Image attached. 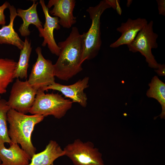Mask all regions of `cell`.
<instances>
[{
  "instance_id": "52a82bcc",
  "label": "cell",
  "mask_w": 165,
  "mask_h": 165,
  "mask_svg": "<svg viewBox=\"0 0 165 165\" xmlns=\"http://www.w3.org/2000/svg\"><path fill=\"white\" fill-rule=\"evenodd\" d=\"M37 92L27 80L24 81L16 79L12 86L7 104L11 108L26 114L33 105Z\"/></svg>"
},
{
  "instance_id": "4fadbf2b",
  "label": "cell",
  "mask_w": 165,
  "mask_h": 165,
  "mask_svg": "<svg viewBox=\"0 0 165 165\" xmlns=\"http://www.w3.org/2000/svg\"><path fill=\"white\" fill-rule=\"evenodd\" d=\"M8 148L0 147L1 165H28L31 157L19 144L11 143Z\"/></svg>"
},
{
  "instance_id": "ba28073f",
  "label": "cell",
  "mask_w": 165,
  "mask_h": 165,
  "mask_svg": "<svg viewBox=\"0 0 165 165\" xmlns=\"http://www.w3.org/2000/svg\"><path fill=\"white\" fill-rule=\"evenodd\" d=\"M37 58L27 80L31 86L37 90L51 85L55 82L54 66L50 60L43 56L39 47L35 49Z\"/></svg>"
},
{
  "instance_id": "9c48e42d",
  "label": "cell",
  "mask_w": 165,
  "mask_h": 165,
  "mask_svg": "<svg viewBox=\"0 0 165 165\" xmlns=\"http://www.w3.org/2000/svg\"><path fill=\"white\" fill-rule=\"evenodd\" d=\"M39 3L41 6L45 18V22L43 27L38 29L39 36L43 37L44 40L42 45L45 46L47 45L51 52L58 56L60 50L55 42L54 37L53 31L54 29H60L59 24V19L57 17H52L49 13V9L46 5L43 0H40Z\"/></svg>"
},
{
  "instance_id": "44dd1931",
  "label": "cell",
  "mask_w": 165,
  "mask_h": 165,
  "mask_svg": "<svg viewBox=\"0 0 165 165\" xmlns=\"http://www.w3.org/2000/svg\"><path fill=\"white\" fill-rule=\"evenodd\" d=\"M9 3L7 1L5 2L2 5L0 6V25H5L6 23L5 16L4 13V10L8 8Z\"/></svg>"
},
{
  "instance_id": "6da1fadb",
  "label": "cell",
  "mask_w": 165,
  "mask_h": 165,
  "mask_svg": "<svg viewBox=\"0 0 165 165\" xmlns=\"http://www.w3.org/2000/svg\"><path fill=\"white\" fill-rule=\"evenodd\" d=\"M58 46L60 52L53 64L54 75L61 80L68 81L82 70V34H80L78 28L73 27L66 40L59 42Z\"/></svg>"
},
{
  "instance_id": "484cf974",
  "label": "cell",
  "mask_w": 165,
  "mask_h": 165,
  "mask_svg": "<svg viewBox=\"0 0 165 165\" xmlns=\"http://www.w3.org/2000/svg\"><path fill=\"white\" fill-rule=\"evenodd\" d=\"M1 96H0V99H1Z\"/></svg>"
},
{
  "instance_id": "8992f818",
  "label": "cell",
  "mask_w": 165,
  "mask_h": 165,
  "mask_svg": "<svg viewBox=\"0 0 165 165\" xmlns=\"http://www.w3.org/2000/svg\"><path fill=\"white\" fill-rule=\"evenodd\" d=\"M153 24L152 20L148 23L138 33L134 40L127 46L130 51L133 53L139 52L145 57L148 66L156 69L159 64L152 53V49L158 47L156 41L158 35L153 31Z\"/></svg>"
},
{
  "instance_id": "3957f363",
  "label": "cell",
  "mask_w": 165,
  "mask_h": 165,
  "mask_svg": "<svg viewBox=\"0 0 165 165\" xmlns=\"http://www.w3.org/2000/svg\"><path fill=\"white\" fill-rule=\"evenodd\" d=\"M111 8L107 0L101 1L95 6L89 7L86 11L89 13L92 23L89 30L83 35V51L81 63L97 56L101 45L100 19L106 9Z\"/></svg>"
},
{
  "instance_id": "5bb4252c",
  "label": "cell",
  "mask_w": 165,
  "mask_h": 165,
  "mask_svg": "<svg viewBox=\"0 0 165 165\" xmlns=\"http://www.w3.org/2000/svg\"><path fill=\"white\" fill-rule=\"evenodd\" d=\"M8 8L10 13V22L8 25H2L0 29V44L12 45L21 50L23 48L24 41L20 39L13 27L14 19L17 16L16 10L10 4Z\"/></svg>"
},
{
  "instance_id": "7c38bea8",
  "label": "cell",
  "mask_w": 165,
  "mask_h": 165,
  "mask_svg": "<svg viewBox=\"0 0 165 165\" xmlns=\"http://www.w3.org/2000/svg\"><path fill=\"white\" fill-rule=\"evenodd\" d=\"M145 19L139 18L135 20L129 18L125 23L117 28V31L121 34L120 37L110 47L116 48L121 45L130 44L135 38L138 33L147 24Z\"/></svg>"
},
{
  "instance_id": "7402d4cb",
  "label": "cell",
  "mask_w": 165,
  "mask_h": 165,
  "mask_svg": "<svg viewBox=\"0 0 165 165\" xmlns=\"http://www.w3.org/2000/svg\"><path fill=\"white\" fill-rule=\"evenodd\" d=\"M158 6L159 13L163 16L165 15V0H157Z\"/></svg>"
},
{
  "instance_id": "277c9868",
  "label": "cell",
  "mask_w": 165,
  "mask_h": 165,
  "mask_svg": "<svg viewBox=\"0 0 165 165\" xmlns=\"http://www.w3.org/2000/svg\"><path fill=\"white\" fill-rule=\"evenodd\" d=\"M41 89L37 90L35 101L29 112L46 117L53 116L60 119L72 107L71 100L65 99L58 93L45 94Z\"/></svg>"
},
{
  "instance_id": "603a6c76",
  "label": "cell",
  "mask_w": 165,
  "mask_h": 165,
  "mask_svg": "<svg viewBox=\"0 0 165 165\" xmlns=\"http://www.w3.org/2000/svg\"><path fill=\"white\" fill-rule=\"evenodd\" d=\"M155 71L157 73V74L160 76H165V64H159L158 68L157 69H155Z\"/></svg>"
},
{
  "instance_id": "cb8c5ba5",
  "label": "cell",
  "mask_w": 165,
  "mask_h": 165,
  "mask_svg": "<svg viewBox=\"0 0 165 165\" xmlns=\"http://www.w3.org/2000/svg\"><path fill=\"white\" fill-rule=\"evenodd\" d=\"M107 1L111 7H112L114 9H116L117 6V0H107Z\"/></svg>"
},
{
  "instance_id": "ffe728a7",
  "label": "cell",
  "mask_w": 165,
  "mask_h": 165,
  "mask_svg": "<svg viewBox=\"0 0 165 165\" xmlns=\"http://www.w3.org/2000/svg\"><path fill=\"white\" fill-rule=\"evenodd\" d=\"M10 108L6 101L0 99V147L4 145L5 143H11L8 135L7 125V114Z\"/></svg>"
},
{
  "instance_id": "30bf717a",
  "label": "cell",
  "mask_w": 165,
  "mask_h": 165,
  "mask_svg": "<svg viewBox=\"0 0 165 165\" xmlns=\"http://www.w3.org/2000/svg\"><path fill=\"white\" fill-rule=\"evenodd\" d=\"M89 77H85L69 85H63L55 82L41 89L44 91L49 90L59 91L65 97L70 99L73 103H78L82 107H86L87 105V98L84 91L89 86Z\"/></svg>"
},
{
  "instance_id": "e0dca14e",
  "label": "cell",
  "mask_w": 165,
  "mask_h": 165,
  "mask_svg": "<svg viewBox=\"0 0 165 165\" xmlns=\"http://www.w3.org/2000/svg\"><path fill=\"white\" fill-rule=\"evenodd\" d=\"M17 65L14 60L0 58V94L6 92L8 86L13 81Z\"/></svg>"
},
{
  "instance_id": "9a60e30c",
  "label": "cell",
  "mask_w": 165,
  "mask_h": 165,
  "mask_svg": "<svg viewBox=\"0 0 165 165\" xmlns=\"http://www.w3.org/2000/svg\"><path fill=\"white\" fill-rule=\"evenodd\" d=\"M64 155V150L58 144L51 140L44 150L32 156L28 165H52L56 159Z\"/></svg>"
},
{
  "instance_id": "7a4b0ae2",
  "label": "cell",
  "mask_w": 165,
  "mask_h": 165,
  "mask_svg": "<svg viewBox=\"0 0 165 165\" xmlns=\"http://www.w3.org/2000/svg\"><path fill=\"white\" fill-rule=\"evenodd\" d=\"M9 124L8 135L11 143L20 144L21 148L32 157L36 149L31 140L35 126L44 117L38 114L27 115L10 108L7 114Z\"/></svg>"
},
{
  "instance_id": "d4e9b609",
  "label": "cell",
  "mask_w": 165,
  "mask_h": 165,
  "mask_svg": "<svg viewBox=\"0 0 165 165\" xmlns=\"http://www.w3.org/2000/svg\"><path fill=\"white\" fill-rule=\"evenodd\" d=\"M1 160H0V165H1Z\"/></svg>"
},
{
  "instance_id": "d6986e66",
  "label": "cell",
  "mask_w": 165,
  "mask_h": 165,
  "mask_svg": "<svg viewBox=\"0 0 165 165\" xmlns=\"http://www.w3.org/2000/svg\"><path fill=\"white\" fill-rule=\"evenodd\" d=\"M32 48L30 41L27 37L25 38L23 48L20 50L19 60L15 70L14 78L26 79L28 69Z\"/></svg>"
},
{
  "instance_id": "8fae6325",
  "label": "cell",
  "mask_w": 165,
  "mask_h": 165,
  "mask_svg": "<svg viewBox=\"0 0 165 165\" xmlns=\"http://www.w3.org/2000/svg\"><path fill=\"white\" fill-rule=\"evenodd\" d=\"M75 3V0H50L46 6L49 9L53 6L50 14L58 17L60 25L68 29L76 22L73 14Z\"/></svg>"
},
{
  "instance_id": "ac0fdd59",
  "label": "cell",
  "mask_w": 165,
  "mask_h": 165,
  "mask_svg": "<svg viewBox=\"0 0 165 165\" xmlns=\"http://www.w3.org/2000/svg\"><path fill=\"white\" fill-rule=\"evenodd\" d=\"M148 86L149 89L147 90L146 95L149 98L157 100L160 104L162 112L160 115L156 117L160 116L161 119L165 117V84L157 76H155L151 79Z\"/></svg>"
},
{
  "instance_id": "5b68a950",
  "label": "cell",
  "mask_w": 165,
  "mask_h": 165,
  "mask_svg": "<svg viewBox=\"0 0 165 165\" xmlns=\"http://www.w3.org/2000/svg\"><path fill=\"white\" fill-rule=\"evenodd\" d=\"M65 155L74 165H105L102 154L90 141L83 142L80 139H75L64 148Z\"/></svg>"
},
{
  "instance_id": "2e32d148",
  "label": "cell",
  "mask_w": 165,
  "mask_h": 165,
  "mask_svg": "<svg viewBox=\"0 0 165 165\" xmlns=\"http://www.w3.org/2000/svg\"><path fill=\"white\" fill-rule=\"evenodd\" d=\"M32 1V5L27 9L24 10L19 8L16 10L17 16L20 17L23 21L18 30L22 36L27 37L30 35L31 32L29 29V26L31 24L34 25L38 29L43 28L37 11L38 2L35 0Z\"/></svg>"
}]
</instances>
